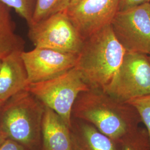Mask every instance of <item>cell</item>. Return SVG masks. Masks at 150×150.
I'll use <instances>...</instances> for the list:
<instances>
[{
  "mask_svg": "<svg viewBox=\"0 0 150 150\" xmlns=\"http://www.w3.org/2000/svg\"><path fill=\"white\" fill-rule=\"evenodd\" d=\"M72 118L90 123L118 145L137 131L142 122L139 113L129 103L92 88L78 96Z\"/></svg>",
  "mask_w": 150,
  "mask_h": 150,
  "instance_id": "cell-1",
  "label": "cell"
},
{
  "mask_svg": "<svg viewBox=\"0 0 150 150\" xmlns=\"http://www.w3.org/2000/svg\"><path fill=\"white\" fill-rule=\"evenodd\" d=\"M126 52L110 25L83 41L75 68L90 88L103 91L121 66Z\"/></svg>",
  "mask_w": 150,
  "mask_h": 150,
  "instance_id": "cell-2",
  "label": "cell"
},
{
  "mask_svg": "<svg viewBox=\"0 0 150 150\" xmlns=\"http://www.w3.org/2000/svg\"><path fill=\"white\" fill-rule=\"evenodd\" d=\"M45 106L26 90L13 95L0 107V130L26 150L42 146V122Z\"/></svg>",
  "mask_w": 150,
  "mask_h": 150,
  "instance_id": "cell-3",
  "label": "cell"
},
{
  "mask_svg": "<svg viewBox=\"0 0 150 150\" xmlns=\"http://www.w3.org/2000/svg\"><path fill=\"white\" fill-rule=\"evenodd\" d=\"M89 89L75 67L53 79L30 83L27 88L45 106L57 113L70 128L75 101L80 93Z\"/></svg>",
  "mask_w": 150,
  "mask_h": 150,
  "instance_id": "cell-4",
  "label": "cell"
},
{
  "mask_svg": "<svg viewBox=\"0 0 150 150\" xmlns=\"http://www.w3.org/2000/svg\"><path fill=\"white\" fill-rule=\"evenodd\" d=\"M28 26V38L35 47L77 54L82 47L83 40L66 11Z\"/></svg>",
  "mask_w": 150,
  "mask_h": 150,
  "instance_id": "cell-5",
  "label": "cell"
},
{
  "mask_svg": "<svg viewBox=\"0 0 150 150\" xmlns=\"http://www.w3.org/2000/svg\"><path fill=\"white\" fill-rule=\"evenodd\" d=\"M103 91L125 102L150 94L149 55L126 52L117 71Z\"/></svg>",
  "mask_w": 150,
  "mask_h": 150,
  "instance_id": "cell-6",
  "label": "cell"
},
{
  "mask_svg": "<svg viewBox=\"0 0 150 150\" xmlns=\"http://www.w3.org/2000/svg\"><path fill=\"white\" fill-rule=\"evenodd\" d=\"M126 52L150 54V3L118 11L111 24Z\"/></svg>",
  "mask_w": 150,
  "mask_h": 150,
  "instance_id": "cell-7",
  "label": "cell"
},
{
  "mask_svg": "<svg viewBox=\"0 0 150 150\" xmlns=\"http://www.w3.org/2000/svg\"><path fill=\"white\" fill-rule=\"evenodd\" d=\"M120 0H83L66 12L84 41L110 25L119 11Z\"/></svg>",
  "mask_w": 150,
  "mask_h": 150,
  "instance_id": "cell-8",
  "label": "cell"
},
{
  "mask_svg": "<svg viewBox=\"0 0 150 150\" xmlns=\"http://www.w3.org/2000/svg\"><path fill=\"white\" fill-rule=\"evenodd\" d=\"M28 83L53 79L75 67L77 54L35 47L21 54Z\"/></svg>",
  "mask_w": 150,
  "mask_h": 150,
  "instance_id": "cell-9",
  "label": "cell"
},
{
  "mask_svg": "<svg viewBox=\"0 0 150 150\" xmlns=\"http://www.w3.org/2000/svg\"><path fill=\"white\" fill-rule=\"evenodd\" d=\"M23 51L12 52L2 59L0 67V101L5 102L29 83L27 71L22 58Z\"/></svg>",
  "mask_w": 150,
  "mask_h": 150,
  "instance_id": "cell-10",
  "label": "cell"
},
{
  "mask_svg": "<svg viewBox=\"0 0 150 150\" xmlns=\"http://www.w3.org/2000/svg\"><path fill=\"white\" fill-rule=\"evenodd\" d=\"M42 150H73L70 127L57 113L46 106L42 122Z\"/></svg>",
  "mask_w": 150,
  "mask_h": 150,
  "instance_id": "cell-11",
  "label": "cell"
},
{
  "mask_svg": "<svg viewBox=\"0 0 150 150\" xmlns=\"http://www.w3.org/2000/svg\"><path fill=\"white\" fill-rule=\"evenodd\" d=\"M70 130L73 150H120L118 144L90 123L72 118Z\"/></svg>",
  "mask_w": 150,
  "mask_h": 150,
  "instance_id": "cell-12",
  "label": "cell"
},
{
  "mask_svg": "<svg viewBox=\"0 0 150 150\" xmlns=\"http://www.w3.org/2000/svg\"><path fill=\"white\" fill-rule=\"evenodd\" d=\"M25 41L16 32L11 8L0 0V59L16 51H25Z\"/></svg>",
  "mask_w": 150,
  "mask_h": 150,
  "instance_id": "cell-13",
  "label": "cell"
},
{
  "mask_svg": "<svg viewBox=\"0 0 150 150\" xmlns=\"http://www.w3.org/2000/svg\"><path fill=\"white\" fill-rule=\"evenodd\" d=\"M70 2L71 0H37L32 23L66 11L70 6Z\"/></svg>",
  "mask_w": 150,
  "mask_h": 150,
  "instance_id": "cell-14",
  "label": "cell"
},
{
  "mask_svg": "<svg viewBox=\"0 0 150 150\" xmlns=\"http://www.w3.org/2000/svg\"><path fill=\"white\" fill-rule=\"evenodd\" d=\"M118 145L120 150H150V139L146 129L139 127Z\"/></svg>",
  "mask_w": 150,
  "mask_h": 150,
  "instance_id": "cell-15",
  "label": "cell"
},
{
  "mask_svg": "<svg viewBox=\"0 0 150 150\" xmlns=\"http://www.w3.org/2000/svg\"><path fill=\"white\" fill-rule=\"evenodd\" d=\"M1 1L11 8H13L16 13L26 21L28 26L32 23L37 0Z\"/></svg>",
  "mask_w": 150,
  "mask_h": 150,
  "instance_id": "cell-16",
  "label": "cell"
},
{
  "mask_svg": "<svg viewBox=\"0 0 150 150\" xmlns=\"http://www.w3.org/2000/svg\"><path fill=\"white\" fill-rule=\"evenodd\" d=\"M126 102L132 105L139 113L142 122L146 126L150 142V94L134 98Z\"/></svg>",
  "mask_w": 150,
  "mask_h": 150,
  "instance_id": "cell-17",
  "label": "cell"
},
{
  "mask_svg": "<svg viewBox=\"0 0 150 150\" xmlns=\"http://www.w3.org/2000/svg\"><path fill=\"white\" fill-rule=\"evenodd\" d=\"M146 3H150V0H120L119 11H125Z\"/></svg>",
  "mask_w": 150,
  "mask_h": 150,
  "instance_id": "cell-18",
  "label": "cell"
},
{
  "mask_svg": "<svg viewBox=\"0 0 150 150\" xmlns=\"http://www.w3.org/2000/svg\"><path fill=\"white\" fill-rule=\"evenodd\" d=\"M0 150H26L25 148L16 141L7 138L0 146Z\"/></svg>",
  "mask_w": 150,
  "mask_h": 150,
  "instance_id": "cell-19",
  "label": "cell"
},
{
  "mask_svg": "<svg viewBox=\"0 0 150 150\" xmlns=\"http://www.w3.org/2000/svg\"><path fill=\"white\" fill-rule=\"evenodd\" d=\"M8 138L7 134H5L4 132L0 130V146L2 145L5 141L6 139Z\"/></svg>",
  "mask_w": 150,
  "mask_h": 150,
  "instance_id": "cell-20",
  "label": "cell"
},
{
  "mask_svg": "<svg viewBox=\"0 0 150 150\" xmlns=\"http://www.w3.org/2000/svg\"><path fill=\"white\" fill-rule=\"evenodd\" d=\"M82 1H83V0H71L70 6L75 5L79 4V2H80ZM70 6H69V7H70Z\"/></svg>",
  "mask_w": 150,
  "mask_h": 150,
  "instance_id": "cell-21",
  "label": "cell"
},
{
  "mask_svg": "<svg viewBox=\"0 0 150 150\" xmlns=\"http://www.w3.org/2000/svg\"><path fill=\"white\" fill-rule=\"evenodd\" d=\"M4 102H2V101H0V107H1V106L2 105V104H3V103Z\"/></svg>",
  "mask_w": 150,
  "mask_h": 150,
  "instance_id": "cell-22",
  "label": "cell"
},
{
  "mask_svg": "<svg viewBox=\"0 0 150 150\" xmlns=\"http://www.w3.org/2000/svg\"><path fill=\"white\" fill-rule=\"evenodd\" d=\"M1 61H2V59H0V67H1Z\"/></svg>",
  "mask_w": 150,
  "mask_h": 150,
  "instance_id": "cell-23",
  "label": "cell"
},
{
  "mask_svg": "<svg viewBox=\"0 0 150 150\" xmlns=\"http://www.w3.org/2000/svg\"><path fill=\"white\" fill-rule=\"evenodd\" d=\"M149 56H150V54L149 55Z\"/></svg>",
  "mask_w": 150,
  "mask_h": 150,
  "instance_id": "cell-24",
  "label": "cell"
}]
</instances>
